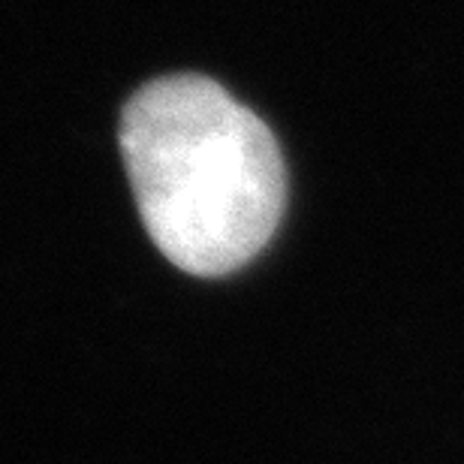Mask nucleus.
<instances>
[{"label": "nucleus", "instance_id": "obj_1", "mask_svg": "<svg viewBox=\"0 0 464 464\" xmlns=\"http://www.w3.org/2000/svg\"><path fill=\"white\" fill-rule=\"evenodd\" d=\"M121 154L148 236L181 272H236L281 224L286 169L272 130L206 76L139 88L121 115Z\"/></svg>", "mask_w": 464, "mask_h": 464}]
</instances>
